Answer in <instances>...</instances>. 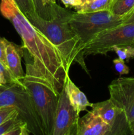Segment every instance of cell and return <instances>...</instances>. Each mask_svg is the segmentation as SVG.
<instances>
[{
  "label": "cell",
  "instance_id": "obj_9",
  "mask_svg": "<svg viewBox=\"0 0 134 135\" xmlns=\"http://www.w3.org/2000/svg\"><path fill=\"white\" fill-rule=\"evenodd\" d=\"M110 126L90 111L79 118L76 126V135H100Z\"/></svg>",
  "mask_w": 134,
  "mask_h": 135
},
{
  "label": "cell",
  "instance_id": "obj_25",
  "mask_svg": "<svg viewBox=\"0 0 134 135\" xmlns=\"http://www.w3.org/2000/svg\"><path fill=\"white\" fill-rule=\"evenodd\" d=\"M134 23V7L126 15V18L123 24Z\"/></svg>",
  "mask_w": 134,
  "mask_h": 135
},
{
  "label": "cell",
  "instance_id": "obj_13",
  "mask_svg": "<svg viewBox=\"0 0 134 135\" xmlns=\"http://www.w3.org/2000/svg\"><path fill=\"white\" fill-rule=\"evenodd\" d=\"M130 125L124 112L122 111L109 129L100 135H131Z\"/></svg>",
  "mask_w": 134,
  "mask_h": 135
},
{
  "label": "cell",
  "instance_id": "obj_8",
  "mask_svg": "<svg viewBox=\"0 0 134 135\" xmlns=\"http://www.w3.org/2000/svg\"><path fill=\"white\" fill-rule=\"evenodd\" d=\"M80 113L71 105L64 86L59 95L53 135H65L77 126Z\"/></svg>",
  "mask_w": 134,
  "mask_h": 135
},
{
  "label": "cell",
  "instance_id": "obj_14",
  "mask_svg": "<svg viewBox=\"0 0 134 135\" xmlns=\"http://www.w3.org/2000/svg\"><path fill=\"white\" fill-rule=\"evenodd\" d=\"M116 0H94L89 3L75 7L77 13H85L91 12L111 11Z\"/></svg>",
  "mask_w": 134,
  "mask_h": 135
},
{
  "label": "cell",
  "instance_id": "obj_1",
  "mask_svg": "<svg viewBox=\"0 0 134 135\" xmlns=\"http://www.w3.org/2000/svg\"><path fill=\"white\" fill-rule=\"evenodd\" d=\"M0 12L22 38V47L28 52L34 67L60 94L69 72L57 48L29 22L13 0H1Z\"/></svg>",
  "mask_w": 134,
  "mask_h": 135
},
{
  "label": "cell",
  "instance_id": "obj_29",
  "mask_svg": "<svg viewBox=\"0 0 134 135\" xmlns=\"http://www.w3.org/2000/svg\"><path fill=\"white\" fill-rule=\"evenodd\" d=\"M56 0H43V3L46 6H49V5H52V4L56 3Z\"/></svg>",
  "mask_w": 134,
  "mask_h": 135
},
{
  "label": "cell",
  "instance_id": "obj_11",
  "mask_svg": "<svg viewBox=\"0 0 134 135\" xmlns=\"http://www.w3.org/2000/svg\"><path fill=\"white\" fill-rule=\"evenodd\" d=\"M91 113L99 117L108 125L114 123L118 115L122 112L110 98L101 102L92 104Z\"/></svg>",
  "mask_w": 134,
  "mask_h": 135
},
{
  "label": "cell",
  "instance_id": "obj_2",
  "mask_svg": "<svg viewBox=\"0 0 134 135\" xmlns=\"http://www.w3.org/2000/svg\"><path fill=\"white\" fill-rule=\"evenodd\" d=\"M49 6L51 14L49 21L41 18L36 13L26 18L57 48L68 72L72 63L76 62L89 73L84 62L85 45L72 30L69 22L72 12L56 3Z\"/></svg>",
  "mask_w": 134,
  "mask_h": 135
},
{
  "label": "cell",
  "instance_id": "obj_23",
  "mask_svg": "<svg viewBox=\"0 0 134 135\" xmlns=\"http://www.w3.org/2000/svg\"><path fill=\"white\" fill-rule=\"evenodd\" d=\"M0 72L3 73L5 76V79H6L7 83H10V82H21L19 80H17L13 76L11 71H9V69L7 67H5L2 63L0 62Z\"/></svg>",
  "mask_w": 134,
  "mask_h": 135
},
{
  "label": "cell",
  "instance_id": "obj_32",
  "mask_svg": "<svg viewBox=\"0 0 134 135\" xmlns=\"http://www.w3.org/2000/svg\"><path fill=\"white\" fill-rule=\"evenodd\" d=\"M131 46H133V47H134V42H133L132 44H131Z\"/></svg>",
  "mask_w": 134,
  "mask_h": 135
},
{
  "label": "cell",
  "instance_id": "obj_18",
  "mask_svg": "<svg viewBox=\"0 0 134 135\" xmlns=\"http://www.w3.org/2000/svg\"><path fill=\"white\" fill-rule=\"evenodd\" d=\"M35 11L36 14L41 18L49 21L51 18L49 6H46L43 0H32Z\"/></svg>",
  "mask_w": 134,
  "mask_h": 135
},
{
  "label": "cell",
  "instance_id": "obj_10",
  "mask_svg": "<svg viewBox=\"0 0 134 135\" xmlns=\"http://www.w3.org/2000/svg\"><path fill=\"white\" fill-rule=\"evenodd\" d=\"M24 55L22 47L13 42H9L6 47V59L7 67L17 80L22 82L24 73L21 65V58Z\"/></svg>",
  "mask_w": 134,
  "mask_h": 135
},
{
  "label": "cell",
  "instance_id": "obj_7",
  "mask_svg": "<svg viewBox=\"0 0 134 135\" xmlns=\"http://www.w3.org/2000/svg\"><path fill=\"white\" fill-rule=\"evenodd\" d=\"M110 98L125 113L131 135L134 132V78L121 77L109 86Z\"/></svg>",
  "mask_w": 134,
  "mask_h": 135
},
{
  "label": "cell",
  "instance_id": "obj_28",
  "mask_svg": "<svg viewBox=\"0 0 134 135\" xmlns=\"http://www.w3.org/2000/svg\"><path fill=\"white\" fill-rule=\"evenodd\" d=\"M7 83V80H6V79H5L4 75L0 72V86L2 85H3V84H6Z\"/></svg>",
  "mask_w": 134,
  "mask_h": 135
},
{
  "label": "cell",
  "instance_id": "obj_4",
  "mask_svg": "<svg viewBox=\"0 0 134 135\" xmlns=\"http://www.w3.org/2000/svg\"><path fill=\"white\" fill-rule=\"evenodd\" d=\"M13 106L28 131L33 135H45L32 100L22 82H10L0 86V108Z\"/></svg>",
  "mask_w": 134,
  "mask_h": 135
},
{
  "label": "cell",
  "instance_id": "obj_30",
  "mask_svg": "<svg viewBox=\"0 0 134 135\" xmlns=\"http://www.w3.org/2000/svg\"><path fill=\"white\" fill-rule=\"evenodd\" d=\"M93 1H94V0H79V2H80V5H84L92 2ZM80 5H78V6H80Z\"/></svg>",
  "mask_w": 134,
  "mask_h": 135
},
{
  "label": "cell",
  "instance_id": "obj_5",
  "mask_svg": "<svg viewBox=\"0 0 134 135\" xmlns=\"http://www.w3.org/2000/svg\"><path fill=\"white\" fill-rule=\"evenodd\" d=\"M126 15H116L109 11L85 13L72 12L69 22L85 47L99 33L123 24Z\"/></svg>",
  "mask_w": 134,
  "mask_h": 135
},
{
  "label": "cell",
  "instance_id": "obj_22",
  "mask_svg": "<svg viewBox=\"0 0 134 135\" xmlns=\"http://www.w3.org/2000/svg\"><path fill=\"white\" fill-rule=\"evenodd\" d=\"M9 42V41L5 38L0 36V62L2 63L6 67H7L6 59V47Z\"/></svg>",
  "mask_w": 134,
  "mask_h": 135
},
{
  "label": "cell",
  "instance_id": "obj_26",
  "mask_svg": "<svg viewBox=\"0 0 134 135\" xmlns=\"http://www.w3.org/2000/svg\"><path fill=\"white\" fill-rule=\"evenodd\" d=\"M20 128L21 127L17 128V129H14V130L11 131L3 135H20Z\"/></svg>",
  "mask_w": 134,
  "mask_h": 135
},
{
  "label": "cell",
  "instance_id": "obj_27",
  "mask_svg": "<svg viewBox=\"0 0 134 135\" xmlns=\"http://www.w3.org/2000/svg\"><path fill=\"white\" fill-rule=\"evenodd\" d=\"M29 132L28 131L26 125H24L20 128V135H29Z\"/></svg>",
  "mask_w": 134,
  "mask_h": 135
},
{
  "label": "cell",
  "instance_id": "obj_21",
  "mask_svg": "<svg viewBox=\"0 0 134 135\" xmlns=\"http://www.w3.org/2000/svg\"><path fill=\"white\" fill-rule=\"evenodd\" d=\"M113 63L114 65V67L116 71L120 75H127L130 72V69L125 63V61L117 58L113 60Z\"/></svg>",
  "mask_w": 134,
  "mask_h": 135
},
{
  "label": "cell",
  "instance_id": "obj_12",
  "mask_svg": "<svg viewBox=\"0 0 134 135\" xmlns=\"http://www.w3.org/2000/svg\"><path fill=\"white\" fill-rule=\"evenodd\" d=\"M71 105L78 113L87 110V107H91L92 104L88 101L85 94L72 82L69 76L64 85Z\"/></svg>",
  "mask_w": 134,
  "mask_h": 135
},
{
  "label": "cell",
  "instance_id": "obj_20",
  "mask_svg": "<svg viewBox=\"0 0 134 135\" xmlns=\"http://www.w3.org/2000/svg\"><path fill=\"white\" fill-rule=\"evenodd\" d=\"M18 115L17 109L13 106L0 108V125L10 119Z\"/></svg>",
  "mask_w": 134,
  "mask_h": 135
},
{
  "label": "cell",
  "instance_id": "obj_31",
  "mask_svg": "<svg viewBox=\"0 0 134 135\" xmlns=\"http://www.w3.org/2000/svg\"><path fill=\"white\" fill-rule=\"evenodd\" d=\"M65 135H76V127L72 129V131H70L69 133Z\"/></svg>",
  "mask_w": 134,
  "mask_h": 135
},
{
  "label": "cell",
  "instance_id": "obj_15",
  "mask_svg": "<svg viewBox=\"0 0 134 135\" xmlns=\"http://www.w3.org/2000/svg\"><path fill=\"white\" fill-rule=\"evenodd\" d=\"M133 7L134 0H116L110 12L116 15L124 16Z\"/></svg>",
  "mask_w": 134,
  "mask_h": 135
},
{
  "label": "cell",
  "instance_id": "obj_24",
  "mask_svg": "<svg viewBox=\"0 0 134 135\" xmlns=\"http://www.w3.org/2000/svg\"><path fill=\"white\" fill-rule=\"evenodd\" d=\"M66 8L76 7L80 5L79 0H60Z\"/></svg>",
  "mask_w": 134,
  "mask_h": 135
},
{
  "label": "cell",
  "instance_id": "obj_19",
  "mask_svg": "<svg viewBox=\"0 0 134 135\" xmlns=\"http://www.w3.org/2000/svg\"><path fill=\"white\" fill-rule=\"evenodd\" d=\"M26 17L35 14V8L32 0H13Z\"/></svg>",
  "mask_w": 134,
  "mask_h": 135
},
{
  "label": "cell",
  "instance_id": "obj_17",
  "mask_svg": "<svg viewBox=\"0 0 134 135\" xmlns=\"http://www.w3.org/2000/svg\"><path fill=\"white\" fill-rule=\"evenodd\" d=\"M112 51H114L117 54L118 58L123 61H128L130 59L134 58V47L131 45L116 46L113 47Z\"/></svg>",
  "mask_w": 134,
  "mask_h": 135
},
{
  "label": "cell",
  "instance_id": "obj_3",
  "mask_svg": "<svg viewBox=\"0 0 134 135\" xmlns=\"http://www.w3.org/2000/svg\"><path fill=\"white\" fill-rule=\"evenodd\" d=\"M40 118L45 135H53L54 120L59 95L36 69L32 58L26 59V73L22 80Z\"/></svg>",
  "mask_w": 134,
  "mask_h": 135
},
{
  "label": "cell",
  "instance_id": "obj_33",
  "mask_svg": "<svg viewBox=\"0 0 134 135\" xmlns=\"http://www.w3.org/2000/svg\"><path fill=\"white\" fill-rule=\"evenodd\" d=\"M132 135H134V132H133V134H132Z\"/></svg>",
  "mask_w": 134,
  "mask_h": 135
},
{
  "label": "cell",
  "instance_id": "obj_16",
  "mask_svg": "<svg viewBox=\"0 0 134 135\" xmlns=\"http://www.w3.org/2000/svg\"><path fill=\"white\" fill-rule=\"evenodd\" d=\"M24 125H25L24 123L19 118L18 115L15 116L0 125V135L6 134L17 128L21 127Z\"/></svg>",
  "mask_w": 134,
  "mask_h": 135
},
{
  "label": "cell",
  "instance_id": "obj_6",
  "mask_svg": "<svg viewBox=\"0 0 134 135\" xmlns=\"http://www.w3.org/2000/svg\"><path fill=\"white\" fill-rule=\"evenodd\" d=\"M134 42V23L122 24L99 33L85 46L84 54L106 55L116 46L131 45Z\"/></svg>",
  "mask_w": 134,
  "mask_h": 135
}]
</instances>
